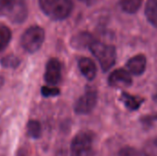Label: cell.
<instances>
[{
    "label": "cell",
    "mask_w": 157,
    "mask_h": 156,
    "mask_svg": "<svg viewBox=\"0 0 157 156\" xmlns=\"http://www.w3.org/2000/svg\"><path fill=\"white\" fill-rule=\"evenodd\" d=\"M121 100L122 102L125 104V106L131 109V110H136L140 108L142 102H143V99L138 97H134V96H132L130 94H127V93H122L121 95Z\"/></svg>",
    "instance_id": "cell-13"
},
{
    "label": "cell",
    "mask_w": 157,
    "mask_h": 156,
    "mask_svg": "<svg viewBox=\"0 0 157 156\" xmlns=\"http://www.w3.org/2000/svg\"><path fill=\"white\" fill-rule=\"evenodd\" d=\"M95 41V39L93 36L88 32H80L76 35H75L72 38L71 44L74 48L76 49H84V48H89L90 45Z\"/></svg>",
    "instance_id": "cell-11"
},
{
    "label": "cell",
    "mask_w": 157,
    "mask_h": 156,
    "mask_svg": "<svg viewBox=\"0 0 157 156\" xmlns=\"http://www.w3.org/2000/svg\"><path fill=\"white\" fill-rule=\"evenodd\" d=\"M156 97H157V94H156Z\"/></svg>",
    "instance_id": "cell-24"
},
{
    "label": "cell",
    "mask_w": 157,
    "mask_h": 156,
    "mask_svg": "<svg viewBox=\"0 0 157 156\" xmlns=\"http://www.w3.org/2000/svg\"><path fill=\"white\" fill-rule=\"evenodd\" d=\"M41 125L38 120H30L27 123V133L33 139H39L41 136Z\"/></svg>",
    "instance_id": "cell-15"
},
{
    "label": "cell",
    "mask_w": 157,
    "mask_h": 156,
    "mask_svg": "<svg viewBox=\"0 0 157 156\" xmlns=\"http://www.w3.org/2000/svg\"><path fill=\"white\" fill-rule=\"evenodd\" d=\"M155 145L157 146V138L155 139Z\"/></svg>",
    "instance_id": "cell-22"
},
{
    "label": "cell",
    "mask_w": 157,
    "mask_h": 156,
    "mask_svg": "<svg viewBox=\"0 0 157 156\" xmlns=\"http://www.w3.org/2000/svg\"><path fill=\"white\" fill-rule=\"evenodd\" d=\"M143 153L133 147L126 146L120 151V156H141Z\"/></svg>",
    "instance_id": "cell-18"
},
{
    "label": "cell",
    "mask_w": 157,
    "mask_h": 156,
    "mask_svg": "<svg viewBox=\"0 0 157 156\" xmlns=\"http://www.w3.org/2000/svg\"><path fill=\"white\" fill-rule=\"evenodd\" d=\"M42 12L53 20H63L72 12V0H39Z\"/></svg>",
    "instance_id": "cell-1"
},
{
    "label": "cell",
    "mask_w": 157,
    "mask_h": 156,
    "mask_svg": "<svg viewBox=\"0 0 157 156\" xmlns=\"http://www.w3.org/2000/svg\"><path fill=\"white\" fill-rule=\"evenodd\" d=\"M141 156H147V155H145L144 154H142V155H141Z\"/></svg>",
    "instance_id": "cell-23"
},
{
    "label": "cell",
    "mask_w": 157,
    "mask_h": 156,
    "mask_svg": "<svg viewBox=\"0 0 157 156\" xmlns=\"http://www.w3.org/2000/svg\"><path fill=\"white\" fill-rule=\"evenodd\" d=\"M17 156H27V153H26V151H25V150L20 149V150L18 151V153H17Z\"/></svg>",
    "instance_id": "cell-20"
},
{
    "label": "cell",
    "mask_w": 157,
    "mask_h": 156,
    "mask_svg": "<svg viewBox=\"0 0 157 156\" xmlns=\"http://www.w3.org/2000/svg\"><path fill=\"white\" fill-rule=\"evenodd\" d=\"M143 1L144 0H120V5L123 11L133 14L139 10Z\"/></svg>",
    "instance_id": "cell-14"
},
{
    "label": "cell",
    "mask_w": 157,
    "mask_h": 156,
    "mask_svg": "<svg viewBox=\"0 0 157 156\" xmlns=\"http://www.w3.org/2000/svg\"><path fill=\"white\" fill-rule=\"evenodd\" d=\"M132 79L131 74L126 69H117L113 71L109 77V84L111 86L126 87L132 85Z\"/></svg>",
    "instance_id": "cell-8"
},
{
    "label": "cell",
    "mask_w": 157,
    "mask_h": 156,
    "mask_svg": "<svg viewBox=\"0 0 157 156\" xmlns=\"http://www.w3.org/2000/svg\"><path fill=\"white\" fill-rule=\"evenodd\" d=\"M41 95L44 97H55L60 94V90L57 87H52V86H42L40 90Z\"/></svg>",
    "instance_id": "cell-19"
},
{
    "label": "cell",
    "mask_w": 157,
    "mask_h": 156,
    "mask_svg": "<svg viewBox=\"0 0 157 156\" xmlns=\"http://www.w3.org/2000/svg\"><path fill=\"white\" fill-rule=\"evenodd\" d=\"M62 79V64L56 58H52L48 61L44 73L45 82L51 86H56Z\"/></svg>",
    "instance_id": "cell-7"
},
{
    "label": "cell",
    "mask_w": 157,
    "mask_h": 156,
    "mask_svg": "<svg viewBox=\"0 0 157 156\" xmlns=\"http://www.w3.org/2000/svg\"><path fill=\"white\" fill-rule=\"evenodd\" d=\"M1 64L5 68H17L20 64V60L16 55H7L1 59Z\"/></svg>",
    "instance_id": "cell-17"
},
{
    "label": "cell",
    "mask_w": 157,
    "mask_h": 156,
    "mask_svg": "<svg viewBox=\"0 0 157 156\" xmlns=\"http://www.w3.org/2000/svg\"><path fill=\"white\" fill-rule=\"evenodd\" d=\"M78 67L82 74L87 80H93L97 75V65L93 60L87 57H83L78 61Z\"/></svg>",
    "instance_id": "cell-10"
},
{
    "label": "cell",
    "mask_w": 157,
    "mask_h": 156,
    "mask_svg": "<svg viewBox=\"0 0 157 156\" xmlns=\"http://www.w3.org/2000/svg\"><path fill=\"white\" fill-rule=\"evenodd\" d=\"M145 16L149 22L157 27V0H149L145 6Z\"/></svg>",
    "instance_id": "cell-12"
},
{
    "label": "cell",
    "mask_w": 157,
    "mask_h": 156,
    "mask_svg": "<svg viewBox=\"0 0 157 156\" xmlns=\"http://www.w3.org/2000/svg\"><path fill=\"white\" fill-rule=\"evenodd\" d=\"M98 103V93L95 89L86 90L75 104V111L79 115H86L93 111Z\"/></svg>",
    "instance_id": "cell-6"
},
{
    "label": "cell",
    "mask_w": 157,
    "mask_h": 156,
    "mask_svg": "<svg viewBox=\"0 0 157 156\" xmlns=\"http://www.w3.org/2000/svg\"><path fill=\"white\" fill-rule=\"evenodd\" d=\"M44 39V29L39 26H32L23 33L20 39V43L26 51L33 53L40 50L43 44Z\"/></svg>",
    "instance_id": "cell-5"
},
{
    "label": "cell",
    "mask_w": 157,
    "mask_h": 156,
    "mask_svg": "<svg viewBox=\"0 0 157 156\" xmlns=\"http://www.w3.org/2000/svg\"><path fill=\"white\" fill-rule=\"evenodd\" d=\"M12 37L11 30L6 26H0V52H2L8 45Z\"/></svg>",
    "instance_id": "cell-16"
},
{
    "label": "cell",
    "mask_w": 157,
    "mask_h": 156,
    "mask_svg": "<svg viewBox=\"0 0 157 156\" xmlns=\"http://www.w3.org/2000/svg\"><path fill=\"white\" fill-rule=\"evenodd\" d=\"M95 135L89 131L77 133L71 143V156H92L94 150Z\"/></svg>",
    "instance_id": "cell-4"
},
{
    "label": "cell",
    "mask_w": 157,
    "mask_h": 156,
    "mask_svg": "<svg viewBox=\"0 0 157 156\" xmlns=\"http://www.w3.org/2000/svg\"><path fill=\"white\" fill-rule=\"evenodd\" d=\"M92 54L99 62L103 72L109 71L116 62V49L112 45L95 40L89 47Z\"/></svg>",
    "instance_id": "cell-3"
},
{
    "label": "cell",
    "mask_w": 157,
    "mask_h": 156,
    "mask_svg": "<svg viewBox=\"0 0 157 156\" xmlns=\"http://www.w3.org/2000/svg\"><path fill=\"white\" fill-rule=\"evenodd\" d=\"M0 16L13 23H21L28 17L26 0H0Z\"/></svg>",
    "instance_id": "cell-2"
},
{
    "label": "cell",
    "mask_w": 157,
    "mask_h": 156,
    "mask_svg": "<svg viewBox=\"0 0 157 156\" xmlns=\"http://www.w3.org/2000/svg\"><path fill=\"white\" fill-rule=\"evenodd\" d=\"M79 1H81V2H83V3H85L86 5H92V4L95 3L96 0H79Z\"/></svg>",
    "instance_id": "cell-21"
},
{
    "label": "cell",
    "mask_w": 157,
    "mask_h": 156,
    "mask_svg": "<svg viewBox=\"0 0 157 156\" xmlns=\"http://www.w3.org/2000/svg\"><path fill=\"white\" fill-rule=\"evenodd\" d=\"M146 68V58L144 54H138L132 57L126 63V70L134 75H141Z\"/></svg>",
    "instance_id": "cell-9"
}]
</instances>
